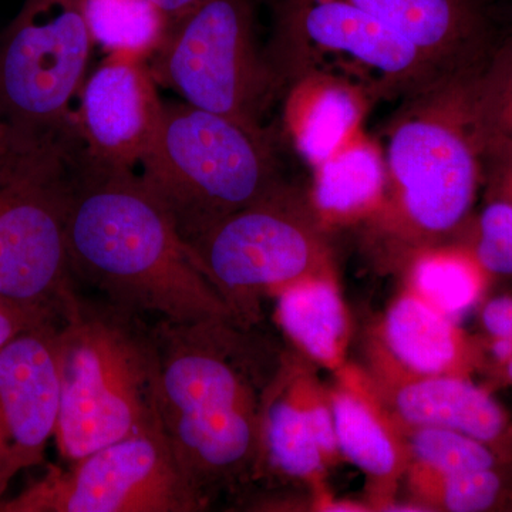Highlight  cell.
Here are the masks:
<instances>
[{"label": "cell", "mask_w": 512, "mask_h": 512, "mask_svg": "<svg viewBox=\"0 0 512 512\" xmlns=\"http://www.w3.org/2000/svg\"><path fill=\"white\" fill-rule=\"evenodd\" d=\"M66 237L74 279L117 308L174 323L234 320L141 174L96 163L77 143Z\"/></svg>", "instance_id": "6da1fadb"}, {"label": "cell", "mask_w": 512, "mask_h": 512, "mask_svg": "<svg viewBox=\"0 0 512 512\" xmlns=\"http://www.w3.org/2000/svg\"><path fill=\"white\" fill-rule=\"evenodd\" d=\"M228 319L153 328L158 353V414L185 473L205 497L251 473L262 447L268 389L256 355Z\"/></svg>", "instance_id": "7a4b0ae2"}, {"label": "cell", "mask_w": 512, "mask_h": 512, "mask_svg": "<svg viewBox=\"0 0 512 512\" xmlns=\"http://www.w3.org/2000/svg\"><path fill=\"white\" fill-rule=\"evenodd\" d=\"M474 76L448 77L403 100L387 124V200L373 222L414 251L463 228L483 185L487 131L474 101Z\"/></svg>", "instance_id": "3957f363"}, {"label": "cell", "mask_w": 512, "mask_h": 512, "mask_svg": "<svg viewBox=\"0 0 512 512\" xmlns=\"http://www.w3.org/2000/svg\"><path fill=\"white\" fill-rule=\"evenodd\" d=\"M57 350L63 460L161 426L156 338L140 315L79 296L60 323Z\"/></svg>", "instance_id": "277c9868"}, {"label": "cell", "mask_w": 512, "mask_h": 512, "mask_svg": "<svg viewBox=\"0 0 512 512\" xmlns=\"http://www.w3.org/2000/svg\"><path fill=\"white\" fill-rule=\"evenodd\" d=\"M140 168L187 245L285 183L271 134L254 133L183 100L164 101Z\"/></svg>", "instance_id": "5b68a950"}, {"label": "cell", "mask_w": 512, "mask_h": 512, "mask_svg": "<svg viewBox=\"0 0 512 512\" xmlns=\"http://www.w3.org/2000/svg\"><path fill=\"white\" fill-rule=\"evenodd\" d=\"M72 148L13 130L0 147V295L60 322L79 299L66 237Z\"/></svg>", "instance_id": "8992f818"}, {"label": "cell", "mask_w": 512, "mask_h": 512, "mask_svg": "<svg viewBox=\"0 0 512 512\" xmlns=\"http://www.w3.org/2000/svg\"><path fill=\"white\" fill-rule=\"evenodd\" d=\"M271 33L266 62L281 96L306 74L340 77L373 101L406 100L448 79L387 26L348 0H265Z\"/></svg>", "instance_id": "52a82bcc"}, {"label": "cell", "mask_w": 512, "mask_h": 512, "mask_svg": "<svg viewBox=\"0 0 512 512\" xmlns=\"http://www.w3.org/2000/svg\"><path fill=\"white\" fill-rule=\"evenodd\" d=\"M259 3L201 0L171 22L148 64L158 86L185 103L264 134L281 90L259 42Z\"/></svg>", "instance_id": "ba28073f"}, {"label": "cell", "mask_w": 512, "mask_h": 512, "mask_svg": "<svg viewBox=\"0 0 512 512\" xmlns=\"http://www.w3.org/2000/svg\"><path fill=\"white\" fill-rule=\"evenodd\" d=\"M308 192L279 185L188 244L232 318L249 320L259 299L330 274V252Z\"/></svg>", "instance_id": "9c48e42d"}, {"label": "cell", "mask_w": 512, "mask_h": 512, "mask_svg": "<svg viewBox=\"0 0 512 512\" xmlns=\"http://www.w3.org/2000/svg\"><path fill=\"white\" fill-rule=\"evenodd\" d=\"M94 46L82 0H25L0 39V117L20 136L74 140Z\"/></svg>", "instance_id": "30bf717a"}, {"label": "cell", "mask_w": 512, "mask_h": 512, "mask_svg": "<svg viewBox=\"0 0 512 512\" xmlns=\"http://www.w3.org/2000/svg\"><path fill=\"white\" fill-rule=\"evenodd\" d=\"M207 504L156 426L70 467L49 464L40 480L0 501V512H197Z\"/></svg>", "instance_id": "8fae6325"}, {"label": "cell", "mask_w": 512, "mask_h": 512, "mask_svg": "<svg viewBox=\"0 0 512 512\" xmlns=\"http://www.w3.org/2000/svg\"><path fill=\"white\" fill-rule=\"evenodd\" d=\"M49 322L0 349V501L23 470L45 463L60 413L57 333Z\"/></svg>", "instance_id": "7c38bea8"}, {"label": "cell", "mask_w": 512, "mask_h": 512, "mask_svg": "<svg viewBox=\"0 0 512 512\" xmlns=\"http://www.w3.org/2000/svg\"><path fill=\"white\" fill-rule=\"evenodd\" d=\"M148 60L110 53L86 82L73 117V134L87 157L137 170L163 117Z\"/></svg>", "instance_id": "4fadbf2b"}, {"label": "cell", "mask_w": 512, "mask_h": 512, "mask_svg": "<svg viewBox=\"0 0 512 512\" xmlns=\"http://www.w3.org/2000/svg\"><path fill=\"white\" fill-rule=\"evenodd\" d=\"M413 43L444 77L477 73L494 40V0H348Z\"/></svg>", "instance_id": "5bb4252c"}, {"label": "cell", "mask_w": 512, "mask_h": 512, "mask_svg": "<svg viewBox=\"0 0 512 512\" xmlns=\"http://www.w3.org/2000/svg\"><path fill=\"white\" fill-rule=\"evenodd\" d=\"M284 127L309 167L325 161L359 131L375 101L356 84L330 74H306L286 87Z\"/></svg>", "instance_id": "9a60e30c"}, {"label": "cell", "mask_w": 512, "mask_h": 512, "mask_svg": "<svg viewBox=\"0 0 512 512\" xmlns=\"http://www.w3.org/2000/svg\"><path fill=\"white\" fill-rule=\"evenodd\" d=\"M308 200L320 227L375 221L387 200L382 144L359 131L336 153L312 168Z\"/></svg>", "instance_id": "2e32d148"}, {"label": "cell", "mask_w": 512, "mask_h": 512, "mask_svg": "<svg viewBox=\"0 0 512 512\" xmlns=\"http://www.w3.org/2000/svg\"><path fill=\"white\" fill-rule=\"evenodd\" d=\"M393 407L410 427H444L493 444L507 417L490 394L463 376H414L394 389Z\"/></svg>", "instance_id": "e0dca14e"}, {"label": "cell", "mask_w": 512, "mask_h": 512, "mask_svg": "<svg viewBox=\"0 0 512 512\" xmlns=\"http://www.w3.org/2000/svg\"><path fill=\"white\" fill-rule=\"evenodd\" d=\"M393 356L414 376L460 375L467 343L453 319L409 291L393 302L384 319Z\"/></svg>", "instance_id": "ac0fdd59"}, {"label": "cell", "mask_w": 512, "mask_h": 512, "mask_svg": "<svg viewBox=\"0 0 512 512\" xmlns=\"http://www.w3.org/2000/svg\"><path fill=\"white\" fill-rule=\"evenodd\" d=\"M278 319L286 335L311 359L339 367L348 343V312L332 276L288 286L278 296Z\"/></svg>", "instance_id": "d6986e66"}, {"label": "cell", "mask_w": 512, "mask_h": 512, "mask_svg": "<svg viewBox=\"0 0 512 512\" xmlns=\"http://www.w3.org/2000/svg\"><path fill=\"white\" fill-rule=\"evenodd\" d=\"M265 397L262 447L286 476L315 480L326 460L313 433L306 390L274 380Z\"/></svg>", "instance_id": "ffe728a7"}, {"label": "cell", "mask_w": 512, "mask_h": 512, "mask_svg": "<svg viewBox=\"0 0 512 512\" xmlns=\"http://www.w3.org/2000/svg\"><path fill=\"white\" fill-rule=\"evenodd\" d=\"M414 254L410 291L453 320L476 305L488 274L466 245H431Z\"/></svg>", "instance_id": "44dd1931"}, {"label": "cell", "mask_w": 512, "mask_h": 512, "mask_svg": "<svg viewBox=\"0 0 512 512\" xmlns=\"http://www.w3.org/2000/svg\"><path fill=\"white\" fill-rule=\"evenodd\" d=\"M329 403L339 453L377 480L400 473L402 451L372 404L346 389L333 393Z\"/></svg>", "instance_id": "7402d4cb"}, {"label": "cell", "mask_w": 512, "mask_h": 512, "mask_svg": "<svg viewBox=\"0 0 512 512\" xmlns=\"http://www.w3.org/2000/svg\"><path fill=\"white\" fill-rule=\"evenodd\" d=\"M82 6L94 45L107 55L150 60L171 25L153 0H82Z\"/></svg>", "instance_id": "603a6c76"}, {"label": "cell", "mask_w": 512, "mask_h": 512, "mask_svg": "<svg viewBox=\"0 0 512 512\" xmlns=\"http://www.w3.org/2000/svg\"><path fill=\"white\" fill-rule=\"evenodd\" d=\"M409 451L416 461V473L426 476H450L495 467L488 444L444 427H412Z\"/></svg>", "instance_id": "cb8c5ba5"}, {"label": "cell", "mask_w": 512, "mask_h": 512, "mask_svg": "<svg viewBox=\"0 0 512 512\" xmlns=\"http://www.w3.org/2000/svg\"><path fill=\"white\" fill-rule=\"evenodd\" d=\"M473 92L485 131L512 138V35L495 43L474 76Z\"/></svg>", "instance_id": "d4e9b609"}, {"label": "cell", "mask_w": 512, "mask_h": 512, "mask_svg": "<svg viewBox=\"0 0 512 512\" xmlns=\"http://www.w3.org/2000/svg\"><path fill=\"white\" fill-rule=\"evenodd\" d=\"M416 483L423 497L433 500L441 510L478 512L493 507L500 497L501 478L494 468L450 474L426 476L416 473Z\"/></svg>", "instance_id": "484cf974"}, {"label": "cell", "mask_w": 512, "mask_h": 512, "mask_svg": "<svg viewBox=\"0 0 512 512\" xmlns=\"http://www.w3.org/2000/svg\"><path fill=\"white\" fill-rule=\"evenodd\" d=\"M466 247L487 274L512 275V204L488 198Z\"/></svg>", "instance_id": "4316f807"}, {"label": "cell", "mask_w": 512, "mask_h": 512, "mask_svg": "<svg viewBox=\"0 0 512 512\" xmlns=\"http://www.w3.org/2000/svg\"><path fill=\"white\" fill-rule=\"evenodd\" d=\"M483 185L488 198L512 204V138L487 133L483 150Z\"/></svg>", "instance_id": "83f0119b"}, {"label": "cell", "mask_w": 512, "mask_h": 512, "mask_svg": "<svg viewBox=\"0 0 512 512\" xmlns=\"http://www.w3.org/2000/svg\"><path fill=\"white\" fill-rule=\"evenodd\" d=\"M49 322L60 323V320L15 302L5 303L0 306V349L5 348L20 333Z\"/></svg>", "instance_id": "f1b7e54d"}, {"label": "cell", "mask_w": 512, "mask_h": 512, "mask_svg": "<svg viewBox=\"0 0 512 512\" xmlns=\"http://www.w3.org/2000/svg\"><path fill=\"white\" fill-rule=\"evenodd\" d=\"M483 325L493 338L512 339V298L498 296L483 309Z\"/></svg>", "instance_id": "f546056e"}, {"label": "cell", "mask_w": 512, "mask_h": 512, "mask_svg": "<svg viewBox=\"0 0 512 512\" xmlns=\"http://www.w3.org/2000/svg\"><path fill=\"white\" fill-rule=\"evenodd\" d=\"M153 2L173 22V20L183 16L188 10L194 8L195 5H198L201 0H153Z\"/></svg>", "instance_id": "4dcf8cb0"}, {"label": "cell", "mask_w": 512, "mask_h": 512, "mask_svg": "<svg viewBox=\"0 0 512 512\" xmlns=\"http://www.w3.org/2000/svg\"><path fill=\"white\" fill-rule=\"evenodd\" d=\"M495 359L500 362H507L512 356V339L511 338H494L493 345H491Z\"/></svg>", "instance_id": "1f68e13d"}, {"label": "cell", "mask_w": 512, "mask_h": 512, "mask_svg": "<svg viewBox=\"0 0 512 512\" xmlns=\"http://www.w3.org/2000/svg\"><path fill=\"white\" fill-rule=\"evenodd\" d=\"M10 136H12V128L0 117V147L9 140Z\"/></svg>", "instance_id": "d6a6232c"}, {"label": "cell", "mask_w": 512, "mask_h": 512, "mask_svg": "<svg viewBox=\"0 0 512 512\" xmlns=\"http://www.w3.org/2000/svg\"><path fill=\"white\" fill-rule=\"evenodd\" d=\"M505 367H507L505 370H507L508 379L512 382V356L505 362Z\"/></svg>", "instance_id": "836d02e7"}, {"label": "cell", "mask_w": 512, "mask_h": 512, "mask_svg": "<svg viewBox=\"0 0 512 512\" xmlns=\"http://www.w3.org/2000/svg\"><path fill=\"white\" fill-rule=\"evenodd\" d=\"M8 302H12V301H9V299L3 298V296L0 295V306H3V305H5V303H8Z\"/></svg>", "instance_id": "e575fe53"}]
</instances>
